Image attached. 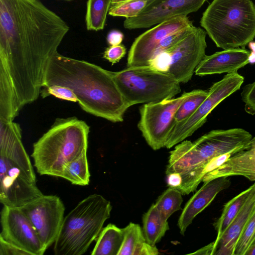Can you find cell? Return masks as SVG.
<instances>
[{
  "label": "cell",
  "instance_id": "ba28073f",
  "mask_svg": "<svg viewBox=\"0 0 255 255\" xmlns=\"http://www.w3.org/2000/svg\"><path fill=\"white\" fill-rule=\"evenodd\" d=\"M184 92L177 98L145 104L139 108L137 127L147 144L153 149L165 147L175 125L176 113L182 102L194 92Z\"/></svg>",
  "mask_w": 255,
  "mask_h": 255
},
{
  "label": "cell",
  "instance_id": "f546056e",
  "mask_svg": "<svg viewBox=\"0 0 255 255\" xmlns=\"http://www.w3.org/2000/svg\"><path fill=\"white\" fill-rule=\"evenodd\" d=\"M194 27V25L188 26L168 35L157 45L152 58L177 44L190 32Z\"/></svg>",
  "mask_w": 255,
  "mask_h": 255
},
{
  "label": "cell",
  "instance_id": "cb8c5ba5",
  "mask_svg": "<svg viewBox=\"0 0 255 255\" xmlns=\"http://www.w3.org/2000/svg\"><path fill=\"white\" fill-rule=\"evenodd\" d=\"M90 173L87 152L75 159L66 163L62 170L60 177L72 184L86 186L89 184Z\"/></svg>",
  "mask_w": 255,
  "mask_h": 255
},
{
  "label": "cell",
  "instance_id": "5b68a950",
  "mask_svg": "<svg viewBox=\"0 0 255 255\" xmlns=\"http://www.w3.org/2000/svg\"><path fill=\"white\" fill-rule=\"evenodd\" d=\"M112 209L100 194L83 199L65 217L54 244L55 255H82L96 240Z\"/></svg>",
  "mask_w": 255,
  "mask_h": 255
},
{
  "label": "cell",
  "instance_id": "4fadbf2b",
  "mask_svg": "<svg viewBox=\"0 0 255 255\" xmlns=\"http://www.w3.org/2000/svg\"><path fill=\"white\" fill-rule=\"evenodd\" d=\"M193 25L187 16H180L164 21L137 36L128 51L127 67L148 66L154 52L162 40L169 34Z\"/></svg>",
  "mask_w": 255,
  "mask_h": 255
},
{
  "label": "cell",
  "instance_id": "e0dca14e",
  "mask_svg": "<svg viewBox=\"0 0 255 255\" xmlns=\"http://www.w3.org/2000/svg\"><path fill=\"white\" fill-rule=\"evenodd\" d=\"M250 53L245 48H236L205 55L196 68L195 73L203 76L237 72L249 63Z\"/></svg>",
  "mask_w": 255,
  "mask_h": 255
},
{
  "label": "cell",
  "instance_id": "2e32d148",
  "mask_svg": "<svg viewBox=\"0 0 255 255\" xmlns=\"http://www.w3.org/2000/svg\"><path fill=\"white\" fill-rule=\"evenodd\" d=\"M231 185L229 177H223L203 183L182 210L177 223L180 234L184 236L195 217L211 204L218 193L228 188Z\"/></svg>",
  "mask_w": 255,
  "mask_h": 255
},
{
  "label": "cell",
  "instance_id": "5bb4252c",
  "mask_svg": "<svg viewBox=\"0 0 255 255\" xmlns=\"http://www.w3.org/2000/svg\"><path fill=\"white\" fill-rule=\"evenodd\" d=\"M206 0H150L137 16L126 18L128 29L149 28L171 18L187 16L198 10Z\"/></svg>",
  "mask_w": 255,
  "mask_h": 255
},
{
  "label": "cell",
  "instance_id": "d4e9b609",
  "mask_svg": "<svg viewBox=\"0 0 255 255\" xmlns=\"http://www.w3.org/2000/svg\"><path fill=\"white\" fill-rule=\"evenodd\" d=\"M112 0H88L85 17L87 30L98 31L104 28Z\"/></svg>",
  "mask_w": 255,
  "mask_h": 255
},
{
  "label": "cell",
  "instance_id": "8992f818",
  "mask_svg": "<svg viewBox=\"0 0 255 255\" xmlns=\"http://www.w3.org/2000/svg\"><path fill=\"white\" fill-rule=\"evenodd\" d=\"M114 76L129 107L170 99L181 90L180 83L172 76L149 65L127 67Z\"/></svg>",
  "mask_w": 255,
  "mask_h": 255
},
{
  "label": "cell",
  "instance_id": "836d02e7",
  "mask_svg": "<svg viewBox=\"0 0 255 255\" xmlns=\"http://www.w3.org/2000/svg\"><path fill=\"white\" fill-rule=\"evenodd\" d=\"M0 255H30V254L0 238Z\"/></svg>",
  "mask_w": 255,
  "mask_h": 255
},
{
  "label": "cell",
  "instance_id": "30bf717a",
  "mask_svg": "<svg viewBox=\"0 0 255 255\" xmlns=\"http://www.w3.org/2000/svg\"><path fill=\"white\" fill-rule=\"evenodd\" d=\"M206 35L203 29L194 26L182 40L166 50L170 58L167 73L180 83H187L191 79L196 68L206 55Z\"/></svg>",
  "mask_w": 255,
  "mask_h": 255
},
{
  "label": "cell",
  "instance_id": "4dcf8cb0",
  "mask_svg": "<svg viewBox=\"0 0 255 255\" xmlns=\"http://www.w3.org/2000/svg\"><path fill=\"white\" fill-rule=\"evenodd\" d=\"M40 94L43 98L52 95L60 99L78 102L77 97L74 91L66 86L54 85L43 87L41 89Z\"/></svg>",
  "mask_w": 255,
  "mask_h": 255
},
{
  "label": "cell",
  "instance_id": "1f68e13d",
  "mask_svg": "<svg viewBox=\"0 0 255 255\" xmlns=\"http://www.w3.org/2000/svg\"><path fill=\"white\" fill-rule=\"evenodd\" d=\"M241 98L245 103V109L251 115L255 114V81L245 85L241 92Z\"/></svg>",
  "mask_w": 255,
  "mask_h": 255
},
{
  "label": "cell",
  "instance_id": "ac0fdd59",
  "mask_svg": "<svg viewBox=\"0 0 255 255\" xmlns=\"http://www.w3.org/2000/svg\"><path fill=\"white\" fill-rule=\"evenodd\" d=\"M233 176H241L255 181V137L252 138L248 148L234 154L219 167L207 173L202 182Z\"/></svg>",
  "mask_w": 255,
  "mask_h": 255
},
{
  "label": "cell",
  "instance_id": "603a6c76",
  "mask_svg": "<svg viewBox=\"0 0 255 255\" xmlns=\"http://www.w3.org/2000/svg\"><path fill=\"white\" fill-rule=\"evenodd\" d=\"M142 224L145 240L152 246H155L169 229L167 220L162 217L155 204L143 215Z\"/></svg>",
  "mask_w": 255,
  "mask_h": 255
},
{
  "label": "cell",
  "instance_id": "74e56055",
  "mask_svg": "<svg viewBox=\"0 0 255 255\" xmlns=\"http://www.w3.org/2000/svg\"><path fill=\"white\" fill-rule=\"evenodd\" d=\"M66 0V1H70V0Z\"/></svg>",
  "mask_w": 255,
  "mask_h": 255
},
{
  "label": "cell",
  "instance_id": "f1b7e54d",
  "mask_svg": "<svg viewBox=\"0 0 255 255\" xmlns=\"http://www.w3.org/2000/svg\"><path fill=\"white\" fill-rule=\"evenodd\" d=\"M255 243V210L249 219L236 245L234 255H246Z\"/></svg>",
  "mask_w": 255,
  "mask_h": 255
},
{
  "label": "cell",
  "instance_id": "d6986e66",
  "mask_svg": "<svg viewBox=\"0 0 255 255\" xmlns=\"http://www.w3.org/2000/svg\"><path fill=\"white\" fill-rule=\"evenodd\" d=\"M255 210V188L238 215L220 239L214 255H234L237 243Z\"/></svg>",
  "mask_w": 255,
  "mask_h": 255
},
{
  "label": "cell",
  "instance_id": "e575fe53",
  "mask_svg": "<svg viewBox=\"0 0 255 255\" xmlns=\"http://www.w3.org/2000/svg\"><path fill=\"white\" fill-rule=\"evenodd\" d=\"M124 37V34L121 31L113 29L108 33L107 41L110 46L118 45L121 44Z\"/></svg>",
  "mask_w": 255,
  "mask_h": 255
},
{
  "label": "cell",
  "instance_id": "484cf974",
  "mask_svg": "<svg viewBox=\"0 0 255 255\" xmlns=\"http://www.w3.org/2000/svg\"><path fill=\"white\" fill-rule=\"evenodd\" d=\"M182 195L178 190L169 187L158 197L155 205L166 220L175 212L182 209Z\"/></svg>",
  "mask_w": 255,
  "mask_h": 255
},
{
  "label": "cell",
  "instance_id": "7c38bea8",
  "mask_svg": "<svg viewBox=\"0 0 255 255\" xmlns=\"http://www.w3.org/2000/svg\"><path fill=\"white\" fill-rule=\"evenodd\" d=\"M0 238L28 253L43 255L46 248L29 219L18 207L3 206L0 213Z\"/></svg>",
  "mask_w": 255,
  "mask_h": 255
},
{
  "label": "cell",
  "instance_id": "6da1fadb",
  "mask_svg": "<svg viewBox=\"0 0 255 255\" xmlns=\"http://www.w3.org/2000/svg\"><path fill=\"white\" fill-rule=\"evenodd\" d=\"M69 27L39 0H0V116L38 98L47 63Z\"/></svg>",
  "mask_w": 255,
  "mask_h": 255
},
{
  "label": "cell",
  "instance_id": "8d00e7d4",
  "mask_svg": "<svg viewBox=\"0 0 255 255\" xmlns=\"http://www.w3.org/2000/svg\"><path fill=\"white\" fill-rule=\"evenodd\" d=\"M246 255H255V243L250 248Z\"/></svg>",
  "mask_w": 255,
  "mask_h": 255
},
{
  "label": "cell",
  "instance_id": "3957f363",
  "mask_svg": "<svg viewBox=\"0 0 255 255\" xmlns=\"http://www.w3.org/2000/svg\"><path fill=\"white\" fill-rule=\"evenodd\" d=\"M89 126L76 117L58 118L33 144L31 156L41 175L60 176L64 166L87 152Z\"/></svg>",
  "mask_w": 255,
  "mask_h": 255
},
{
  "label": "cell",
  "instance_id": "52a82bcc",
  "mask_svg": "<svg viewBox=\"0 0 255 255\" xmlns=\"http://www.w3.org/2000/svg\"><path fill=\"white\" fill-rule=\"evenodd\" d=\"M244 77L237 72L226 74L214 83L208 90V95L196 110L181 122L175 124L165 143L171 148L192 135L206 122L208 116L224 100L238 91Z\"/></svg>",
  "mask_w": 255,
  "mask_h": 255
},
{
  "label": "cell",
  "instance_id": "44dd1931",
  "mask_svg": "<svg viewBox=\"0 0 255 255\" xmlns=\"http://www.w3.org/2000/svg\"><path fill=\"white\" fill-rule=\"evenodd\" d=\"M255 188V183L235 196L224 205L220 217L214 224L217 237L213 242V255L220 239L238 215Z\"/></svg>",
  "mask_w": 255,
  "mask_h": 255
},
{
  "label": "cell",
  "instance_id": "7a4b0ae2",
  "mask_svg": "<svg viewBox=\"0 0 255 255\" xmlns=\"http://www.w3.org/2000/svg\"><path fill=\"white\" fill-rule=\"evenodd\" d=\"M54 85L71 88L84 111L113 123L123 122L129 108L113 72L58 52L47 63L42 88Z\"/></svg>",
  "mask_w": 255,
  "mask_h": 255
},
{
  "label": "cell",
  "instance_id": "277c9868",
  "mask_svg": "<svg viewBox=\"0 0 255 255\" xmlns=\"http://www.w3.org/2000/svg\"><path fill=\"white\" fill-rule=\"evenodd\" d=\"M200 23L217 47H245L255 37V4L252 0H213Z\"/></svg>",
  "mask_w": 255,
  "mask_h": 255
},
{
  "label": "cell",
  "instance_id": "8fae6325",
  "mask_svg": "<svg viewBox=\"0 0 255 255\" xmlns=\"http://www.w3.org/2000/svg\"><path fill=\"white\" fill-rule=\"evenodd\" d=\"M43 195L21 168L0 155V202L3 206L19 208Z\"/></svg>",
  "mask_w": 255,
  "mask_h": 255
},
{
  "label": "cell",
  "instance_id": "83f0119b",
  "mask_svg": "<svg viewBox=\"0 0 255 255\" xmlns=\"http://www.w3.org/2000/svg\"><path fill=\"white\" fill-rule=\"evenodd\" d=\"M208 95V91L196 89L194 93L185 99L179 107L175 117V124L190 116L199 107Z\"/></svg>",
  "mask_w": 255,
  "mask_h": 255
},
{
  "label": "cell",
  "instance_id": "9a60e30c",
  "mask_svg": "<svg viewBox=\"0 0 255 255\" xmlns=\"http://www.w3.org/2000/svg\"><path fill=\"white\" fill-rule=\"evenodd\" d=\"M0 155L12 161L36 183L35 174L21 141L20 126L13 121H0Z\"/></svg>",
  "mask_w": 255,
  "mask_h": 255
},
{
  "label": "cell",
  "instance_id": "d590c367",
  "mask_svg": "<svg viewBox=\"0 0 255 255\" xmlns=\"http://www.w3.org/2000/svg\"><path fill=\"white\" fill-rule=\"evenodd\" d=\"M213 242L199 249L190 255H213Z\"/></svg>",
  "mask_w": 255,
  "mask_h": 255
},
{
  "label": "cell",
  "instance_id": "7402d4cb",
  "mask_svg": "<svg viewBox=\"0 0 255 255\" xmlns=\"http://www.w3.org/2000/svg\"><path fill=\"white\" fill-rule=\"evenodd\" d=\"M124 238V228L109 224L103 228L91 255H118Z\"/></svg>",
  "mask_w": 255,
  "mask_h": 255
},
{
  "label": "cell",
  "instance_id": "4316f807",
  "mask_svg": "<svg viewBox=\"0 0 255 255\" xmlns=\"http://www.w3.org/2000/svg\"><path fill=\"white\" fill-rule=\"evenodd\" d=\"M150 0H112L109 14L126 18L138 16Z\"/></svg>",
  "mask_w": 255,
  "mask_h": 255
},
{
  "label": "cell",
  "instance_id": "d6a6232c",
  "mask_svg": "<svg viewBox=\"0 0 255 255\" xmlns=\"http://www.w3.org/2000/svg\"><path fill=\"white\" fill-rule=\"evenodd\" d=\"M127 49L123 44L110 46L105 50L103 57L114 65L119 62L126 55Z\"/></svg>",
  "mask_w": 255,
  "mask_h": 255
},
{
  "label": "cell",
  "instance_id": "ffe728a7",
  "mask_svg": "<svg viewBox=\"0 0 255 255\" xmlns=\"http://www.w3.org/2000/svg\"><path fill=\"white\" fill-rule=\"evenodd\" d=\"M124 238L118 255H156L159 254L155 246L145 240L140 226L130 223L124 228Z\"/></svg>",
  "mask_w": 255,
  "mask_h": 255
},
{
  "label": "cell",
  "instance_id": "9c48e42d",
  "mask_svg": "<svg viewBox=\"0 0 255 255\" xmlns=\"http://www.w3.org/2000/svg\"><path fill=\"white\" fill-rule=\"evenodd\" d=\"M29 219L44 247L54 244L64 218L65 206L56 195H42L19 207Z\"/></svg>",
  "mask_w": 255,
  "mask_h": 255
}]
</instances>
